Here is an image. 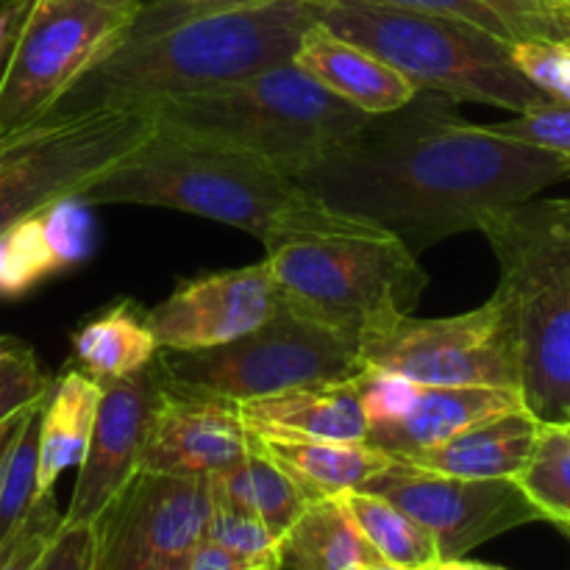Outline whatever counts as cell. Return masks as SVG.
Instances as JSON below:
<instances>
[{
	"mask_svg": "<svg viewBox=\"0 0 570 570\" xmlns=\"http://www.w3.org/2000/svg\"><path fill=\"white\" fill-rule=\"evenodd\" d=\"M293 181L421 256L570 178L562 156L468 122L454 100L417 89L401 109L367 115Z\"/></svg>",
	"mask_w": 570,
	"mask_h": 570,
	"instance_id": "cell-1",
	"label": "cell"
},
{
	"mask_svg": "<svg viewBox=\"0 0 570 570\" xmlns=\"http://www.w3.org/2000/svg\"><path fill=\"white\" fill-rule=\"evenodd\" d=\"M328 0H150L56 109L154 106L295 59ZM53 109V111H56Z\"/></svg>",
	"mask_w": 570,
	"mask_h": 570,
	"instance_id": "cell-2",
	"label": "cell"
},
{
	"mask_svg": "<svg viewBox=\"0 0 570 570\" xmlns=\"http://www.w3.org/2000/svg\"><path fill=\"white\" fill-rule=\"evenodd\" d=\"M259 243L284 304L354 340L412 315L429 284L417 256L393 232L334 209L304 187Z\"/></svg>",
	"mask_w": 570,
	"mask_h": 570,
	"instance_id": "cell-3",
	"label": "cell"
},
{
	"mask_svg": "<svg viewBox=\"0 0 570 570\" xmlns=\"http://www.w3.org/2000/svg\"><path fill=\"white\" fill-rule=\"evenodd\" d=\"M510 306L521 399L540 423H570V198H532L484 217Z\"/></svg>",
	"mask_w": 570,
	"mask_h": 570,
	"instance_id": "cell-4",
	"label": "cell"
},
{
	"mask_svg": "<svg viewBox=\"0 0 570 570\" xmlns=\"http://www.w3.org/2000/svg\"><path fill=\"white\" fill-rule=\"evenodd\" d=\"M298 193L293 178L248 150L156 122L131 156L76 198L89 206H165L262 239Z\"/></svg>",
	"mask_w": 570,
	"mask_h": 570,
	"instance_id": "cell-5",
	"label": "cell"
},
{
	"mask_svg": "<svg viewBox=\"0 0 570 570\" xmlns=\"http://www.w3.org/2000/svg\"><path fill=\"white\" fill-rule=\"evenodd\" d=\"M321 22L387 61L415 89L454 104H484L515 115L554 104L518 70L512 45L468 22L379 0H328Z\"/></svg>",
	"mask_w": 570,
	"mask_h": 570,
	"instance_id": "cell-6",
	"label": "cell"
},
{
	"mask_svg": "<svg viewBox=\"0 0 570 570\" xmlns=\"http://www.w3.org/2000/svg\"><path fill=\"white\" fill-rule=\"evenodd\" d=\"M159 126L220 139L295 178L365 122V111L317 83L298 61L148 106Z\"/></svg>",
	"mask_w": 570,
	"mask_h": 570,
	"instance_id": "cell-7",
	"label": "cell"
},
{
	"mask_svg": "<svg viewBox=\"0 0 570 570\" xmlns=\"http://www.w3.org/2000/svg\"><path fill=\"white\" fill-rule=\"evenodd\" d=\"M154 365L167 390L232 404L304 384L345 382L362 371L360 340L301 315L284 301L262 326L232 343L204 351L159 348Z\"/></svg>",
	"mask_w": 570,
	"mask_h": 570,
	"instance_id": "cell-8",
	"label": "cell"
},
{
	"mask_svg": "<svg viewBox=\"0 0 570 570\" xmlns=\"http://www.w3.org/2000/svg\"><path fill=\"white\" fill-rule=\"evenodd\" d=\"M145 106L56 109L0 134V232L42 206L76 198L154 134Z\"/></svg>",
	"mask_w": 570,
	"mask_h": 570,
	"instance_id": "cell-9",
	"label": "cell"
},
{
	"mask_svg": "<svg viewBox=\"0 0 570 570\" xmlns=\"http://www.w3.org/2000/svg\"><path fill=\"white\" fill-rule=\"evenodd\" d=\"M142 0H31L0 70V134L50 115L126 37Z\"/></svg>",
	"mask_w": 570,
	"mask_h": 570,
	"instance_id": "cell-10",
	"label": "cell"
},
{
	"mask_svg": "<svg viewBox=\"0 0 570 570\" xmlns=\"http://www.w3.org/2000/svg\"><path fill=\"white\" fill-rule=\"evenodd\" d=\"M362 367L399 373L421 387H504L521 393V356L510 306L490 295L454 317L401 315L360 340Z\"/></svg>",
	"mask_w": 570,
	"mask_h": 570,
	"instance_id": "cell-11",
	"label": "cell"
},
{
	"mask_svg": "<svg viewBox=\"0 0 570 570\" xmlns=\"http://www.w3.org/2000/svg\"><path fill=\"white\" fill-rule=\"evenodd\" d=\"M209 512L206 476L139 471L95 521V570H187Z\"/></svg>",
	"mask_w": 570,
	"mask_h": 570,
	"instance_id": "cell-12",
	"label": "cell"
},
{
	"mask_svg": "<svg viewBox=\"0 0 570 570\" xmlns=\"http://www.w3.org/2000/svg\"><path fill=\"white\" fill-rule=\"evenodd\" d=\"M360 490L393 501L434 538L440 562L465 560L499 534L543 521L515 479H462L390 462Z\"/></svg>",
	"mask_w": 570,
	"mask_h": 570,
	"instance_id": "cell-13",
	"label": "cell"
},
{
	"mask_svg": "<svg viewBox=\"0 0 570 570\" xmlns=\"http://www.w3.org/2000/svg\"><path fill=\"white\" fill-rule=\"evenodd\" d=\"M161 401V382L150 362L142 371L100 384L98 412L87 454L78 465L65 523H95L100 512L142 471L150 421Z\"/></svg>",
	"mask_w": 570,
	"mask_h": 570,
	"instance_id": "cell-14",
	"label": "cell"
},
{
	"mask_svg": "<svg viewBox=\"0 0 570 570\" xmlns=\"http://www.w3.org/2000/svg\"><path fill=\"white\" fill-rule=\"evenodd\" d=\"M276 278L267 262L204 273L178 284L148 309L159 348L204 351L254 332L278 309Z\"/></svg>",
	"mask_w": 570,
	"mask_h": 570,
	"instance_id": "cell-15",
	"label": "cell"
},
{
	"mask_svg": "<svg viewBox=\"0 0 570 570\" xmlns=\"http://www.w3.org/2000/svg\"><path fill=\"white\" fill-rule=\"evenodd\" d=\"M237 404L209 395L167 390L150 421L142 471L173 476H215L256 449Z\"/></svg>",
	"mask_w": 570,
	"mask_h": 570,
	"instance_id": "cell-16",
	"label": "cell"
},
{
	"mask_svg": "<svg viewBox=\"0 0 570 570\" xmlns=\"http://www.w3.org/2000/svg\"><path fill=\"white\" fill-rule=\"evenodd\" d=\"M237 412L259 440H367L356 376L243 401Z\"/></svg>",
	"mask_w": 570,
	"mask_h": 570,
	"instance_id": "cell-17",
	"label": "cell"
},
{
	"mask_svg": "<svg viewBox=\"0 0 570 570\" xmlns=\"http://www.w3.org/2000/svg\"><path fill=\"white\" fill-rule=\"evenodd\" d=\"M518 390L504 387H421L412 410L401 421L367 429V443L382 449L390 460L434 449L456 438L473 423L488 421L501 412L521 410Z\"/></svg>",
	"mask_w": 570,
	"mask_h": 570,
	"instance_id": "cell-18",
	"label": "cell"
},
{
	"mask_svg": "<svg viewBox=\"0 0 570 570\" xmlns=\"http://www.w3.org/2000/svg\"><path fill=\"white\" fill-rule=\"evenodd\" d=\"M293 61H298L328 92L365 115H387V111L401 109L417 92L387 61L337 37L323 22L304 33Z\"/></svg>",
	"mask_w": 570,
	"mask_h": 570,
	"instance_id": "cell-19",
	"label": "cell"
},
{
	"mask_svg": "<svg viewBox=\"0 0 570 570\" xmlns=\"http://www.w3.org/2000/svg\"><path fill=\"white\" fill-rule=\"evenodd\" d=\"M540 429H543V423L527 406H521V410L501 412L488 421L473 423L456 438L445 440L434 449L401 456L395 462H406V465L432 473H445V476L518 479L532 460Z\"/></svg>",
	"mask_w": 570,
	"mask_h": 570,
	"instance_id": "cell-20",
	"label": "cell"
},
{
	"mask_svg": "<svg viewBox=\"0 0 570 570\" xmlns=\"http://www.w3.org/2000/svg\"><path fill=\"white\" fill-rule=\"evenodd\" d=\"M72 362L95 384H109L142 371L159 354L148 309L137 301H117L83 321L70 337Z\"/></svg>",
	"mask_w": 570,
	"mask_h": 570,
	"instance_id": "cell-21",
	"label": "cell"
},
{
	"mask_svg": "<svg viewBox=\"0 0 570 570\" xmlns=\"http://www.w3.org/2000/svg\"><path fill=\"white\" fill-rule=\"evenodd\" d=\"M262 445L309 501L360 490L393 462L367 440H262Z\"/></svg>",
	"mask_w": 570,
	"mask_h": 570,
	"instance_id": "cell-22",
	"label": "cell"
},
{
	"mask_svg": "<svg viewBox=\"0 0 570 570\" xmlns=\"http://www.w3.org/2000/svg\"><path fill=\"white\" fill-rule=\"evenodd\" d=\"M98 399L100 387L81 371H67L53 379L42 406V423H39V495L53 493L56 479L67 468L81 465L89 438H92Z\"/></svg>",
	"mask_w": 570,
	"mask_h": 570,
	"instance_id": "cell-23",
	"label": "cell"
},
{
	"mask_svg": "<svg viewBox=\"0 0 570 570\" xmlns=\"http://www.w3.org/2000/svg\"><path fill=\"white\" fill-rule=\"evenodd\" d=\"M282 568L289 570H360L382 557L348 515L340 495L315 499L278 538Z\"/></svg>",
	"mask_w": 570,
	"mask_h": 570,
	"instance_id": "cell-24",
	"label": "cell"
},
{
	"mask_svg": "<svg viewBox=\"0 0 570 570\" xmlns=\"http://www.w3.org/2000/svg\"><path fill=\"white\" fill-rule=\"evenodd\" d=\"M209 493L217 504L237 507L265 521L276 538H282L309 504L298 484L271 460L262 440L243 460L209 476Z\"/></svg>",
	"mask_w": 570,
	"mask_h": 570,
	"instance_id": "cell-25",
	"label": "cell"
},
{
	"mask_svg": "<svg viewBox=\"0 0 570 570\" xmlns=\"http://www.w3.org/2000/svg\"><path fill=\"white\" fill-rule=\"evenodd\" d=\"M379 3L406 6L429 14L451 17L488 31L507 45L529 39H566L562 11L551 0H379Z\"/></svg>",
	"mask_w": 570,
	"mask_h": 570,
	"instance_id": "cell-26",
	"label": "cell"
},
{
	"mask_svg": "<svg viewBox=\"0 0 570 570\" xmlns=\"http://www.w3.org/2000/svg\"><path fill=\"white\" fill-rule=\"evenodd\" d=\"M340 501L384 562L406 570L440 566V551L432 534L393 501L367 490H348L340 495Z\"/></svg>",
	"mask_w": 570,
	"mask_h": 570,
	"instance_id": "cell-27",
	"label": "cell"
},
{
	"mask_svg": "<svg viewBox=\"0 0 570 570\" xmlns=\"http://www.w3.org/2000/svg\"><path fill=\"white\" fill-rule=\"evenodd\" d=\"M67 271L42 209L0 232V298H20L45 278Z\"/></svg>",
	"mask_w": 570,
	"mask_h": 570,
	"instance_id": "cell-28",
	"label": "cell"
},
{
	"mask_svg": "<svg viewBox=\"0 0 570 570\" xmlns=\"http://www.w3.org/2000/svg\"><path fill=\"white\" fill-rule=\"evenodd\" d=\"M523 493L532 499L543 521L557 529L570 527V429L543 423L538 445L515 479Z\"/></svg>",
	"mask_w": 570,
	"mask_h": 570,
	"instance_id": "cell-29",
	"label": "cell"
},
{
	"mask_svg": "<svg viewBox=\"0 0 570 570\" xmlns=\"http://www.w3.org/2000/svg\"><path fill=\"white\" fill-rule=\"evenodd\" d=\"M48 399V395H45ZM45 399L28 406L26 421L6 454L0 468V546L20 529L31 507L37 504V460H39V423H42Z\"/></svg>",
	"mask_w": 570,
	"mask_h": 570,
	"instance_id": "cell-30",
	"label": "cell"
},
{
	"mask_svg": "<svg viewBox=\"0 0 570 570\" xmlns=\"http://www.w3.org/2000/svg\"><path fill=\"white\" fill-rule=\"evenodd\" d=\"M204 540L220 546L250 570H284L278 554V538L250 512L212 501Z\"/></svg>",
	"mask_w": 570,
	"mask_h": 570,
	"instance_id": "cell-31",
	"label": "cell"
},
{
	"mask_svg": "<svg viewBox=\"0 0 570 570\" xmlns=\"http://www.w3.org/2000/svg\"><path fill=\"white\" fill-rule=\"evenodd\" d=\"M53 384L39 367L37 354L20 340H6L0 348V423L45 399Z\"/></svg>",
	"mask_w": 570,
	"mask_h": 570,
	"instance_id": "cell-32",
	"label": "cell"
},
{
	"mask_svg": "<svg viewBox=\"0 0 570 570\" xmlns=\"http://www.w3.org/2000/svg\"><path fill=\"white\" fill-rule=\"evenodd\" d=\"M518 70L554 104H570V42L566 39H529L512 45Z\"/></svg>",
	"mask_w": 570,
	"mask_h": 570,
	"instance_id": "cell-33",
	"label": "cell"
},
{
	"mask_svg": "<svg viewBox=\"0 0 570 570\" xmlns=\"http://www.w3.org/2000/svg\"><path fill=\"white\" fill-rule=\"evenodd\" d=\"M61 518L65 512L56 507L53 493L39 495L20 529L0 546V570H37L50 540L59 532Z\"/></svg>",
	"mask_w": 570,
	"mask_h": 570,
	"instance_id": "cell-34",
	"label": "cell"
},
{
	"mask_svg": "<svg viewBox=\"0 0 570 570\" xmlns=\"http://www.w3.org/2000/svg\"><path fill=\"white\" fill-rule=\"evenodd\" d=\"M356 390H360V404L365 412L367 429L401 421L417 399L415 382L399 376V373L376 371V367H362L360 376H356Z\"/></svg>",
	"mask_w": 570,
	"mask_h": 570,
	"instance_id": "cell-35",
	"label": "cell"
},
{
	"mask_svg": "<svg viewBox=\"0 0 570 570\" xmlns=\"http://www.w3.org/2000/svg\"><path fill=\"white\" fill-rule=\"evenodd\" d=\"M495 134L551 150V154L570 159V104H549L540 109L523 111L512 120L493 122Z\"/></svg>",
	"mask_w": 570,
	"mask_h": 570,
	"instance_id": "cell-36",
	"label": "cell"
},
{
	"mask_svg": "<svg viewBox=\"0 0 570 570\" xmlns=\"http://www.w3.org/2000/svg\"><path fill=\"white\" fill-rule=\"evenodd\" d=\"M37 570H95V523H65Z\"/></svg>",
	"mask_w": 570,
	"mask_h": 570,
	"instance_id": "cell-37",
	"label": "cell"
},
{
	"mask_svg": "<svg viewBox=\"0 0 570 570\" xmlns=\"http://www.w3.org/2000/svg\"><path fill=\"white\" fill-rule=\"evenodd\" d=\"M187 570H250L248 566L232 557L228 551H223L220 546L209 543V540H200L198 549L189 557Z\"/></svg>",
	"mask_w": 570,
	"mask_h": 570,
	"instance_id": "cell-38",
	"label": "cell"
},
{
	"mask_svg": "<svg viewBox=\"0 0 570 570\" xmlns=\"http://www.w3.org/2000/svg\"><path fill=\"white\" fill-rule=\"evenodd\" d=\"M28 6H31V0H3V3H0V67H3L6 56H9L17 22L22 20Z\"/></svg>",
	"mask_w": 570,
	"mask_h": 570,
	"instance_id": "cell-39",
	"label": "cell"
},
{
	"mask_svg": "<svg viewBox=\"0 0 570 570\" xmlns=\"http://www.w3.org/2000/svg\"><path fill=\"white\" fill-rule=\"evenodd\" d=\"M26 412H28V410L17 412L14 417H9V421L0 423V468H3L6 454H9L11 443H14V438H17V432H20L22 421H26Z\"/></svg>",
	"mask_w": 570,
	"mask_h": 570,
	"instance_id": "cell-40",
	"label": "cell"
},
{
	"mask_svg": "<svg viewBox=\"0 0 570 570\" xmlns=\"http://www.w3.org/2000/svg\"><path fill=\"white\" fill-rule=\"evenodd\" d=\"M360 570H406V568H399V566H393V562L376 560V562H367V566H362Z\"/></svg>",
	"mask_w": 570,
	"mask_h": 570,
	"instance_id": "cell-41",
	"label": "cell"
},
{
	"mask_svg": "<svg viewBox=\"0 0 570 570\" xmlns=\"http://www.w3.org/2000/svg\"><path fill=\"white\" fill-rule=\"evenodd\" d=\"M468 570H507V568H499V566H484V562H465Z\"/></svg>",
	"mask_w": 570,
	"mask_h": 570,
	"instance_id": "cell-42",
	"label": "cell"
},
{
	"mask_svg": "<svg viewBox=\"0 0 570 570\" xmlns=\"http://www.w3.org/2000/svg\"><path fill=\"white\" fill-rule=\"evenodd\" d=\"M562 26H566V42H570V9L562 11Z\"/></svg>",
	"mask_w": 570,
	"mask_h": 570,
	"instance_id": "cell-43",
	"label": "cell"
},
{
	"mask_svg": "<svg viewBox=\"0 0 570 570\" xmlns=\"http://www.w3.org/2000/svg\"><path fill=\"white\" fill-rule=\"evenodd\" d=\"M551 3H557L560 9H570V0H551Z\"/></svg>",
	"mask_w": 570,
	"mask_h": 570,
	"instance_id": "cell-44",
	"label": "cell"
},
{
	"mask_svg": "<svg viewBox=\"0 0 570 570\" xmlns=\"http://www.w3.org/2000/svg\"><path fill=\"white\" fill-rule=\"evenodd\" d=\"M560 532H562V534H566V538H568V543H570V527H566V529H560Z\"/></svg>",
	"mask_w": 570,
	"mask_h": 570,
	"instance_id": "cell-45",
	"label": "cell"
},
{
	"mask_svg": "<svg viewBox=\"0 0 570 570\" xmlns=\"http://www.w3.org/2000/svg\"><path fill=\"white\" fill-rule=\"evenodd\" d=\"M6 340H9V337H0V348H3V345H6Z\"/></svg>",
	"mask_w": 570,
	"mask_h": 570,
	"instance_id": "cell-46",
	"label": "cell"
},
{
	"mask_svg": "<svg viewBox=\"0 0 570 570\" xmlns=\"http://www.w3.org/2000/svg\"><path fill=\"white\" fill-rule=\"evenodd\" d=\"M566 167H568V178H570V159H566Z\"/></svg>",
	"mask_w": 570,
	"mask_h": 570,
	"instance_id": "cell-47",
	"label": "cell"
},
{
	"mask_svg": "<svg viewBox=\"0 0 570 570\" xmlns=\"http://www.w3.org/2000/svg\"><path fill=\"white\" fill-rule=\"evenodd\" d=\"M423 570H438V566H434V568H423Z\"/></svg>",
	"mask_w": 570,
	"mask_h": 570,
	"instance_id": "cell-48",
	"label": "cell"
},
{
	"mask_svg": "<svg viewBox=\"0 0 570 570\" xmlns=\"http://www.w3.org/2000/svg\"><path fill=\"white\" fill-rule=\"evenodd\" d=\"M568 429H570V423H568Z\"/></svg>",
	"mask_w": 570,
	"mask_h": 570,
	"instance_id": "cell-49",
	"label": "cell"
}]
</instances>
